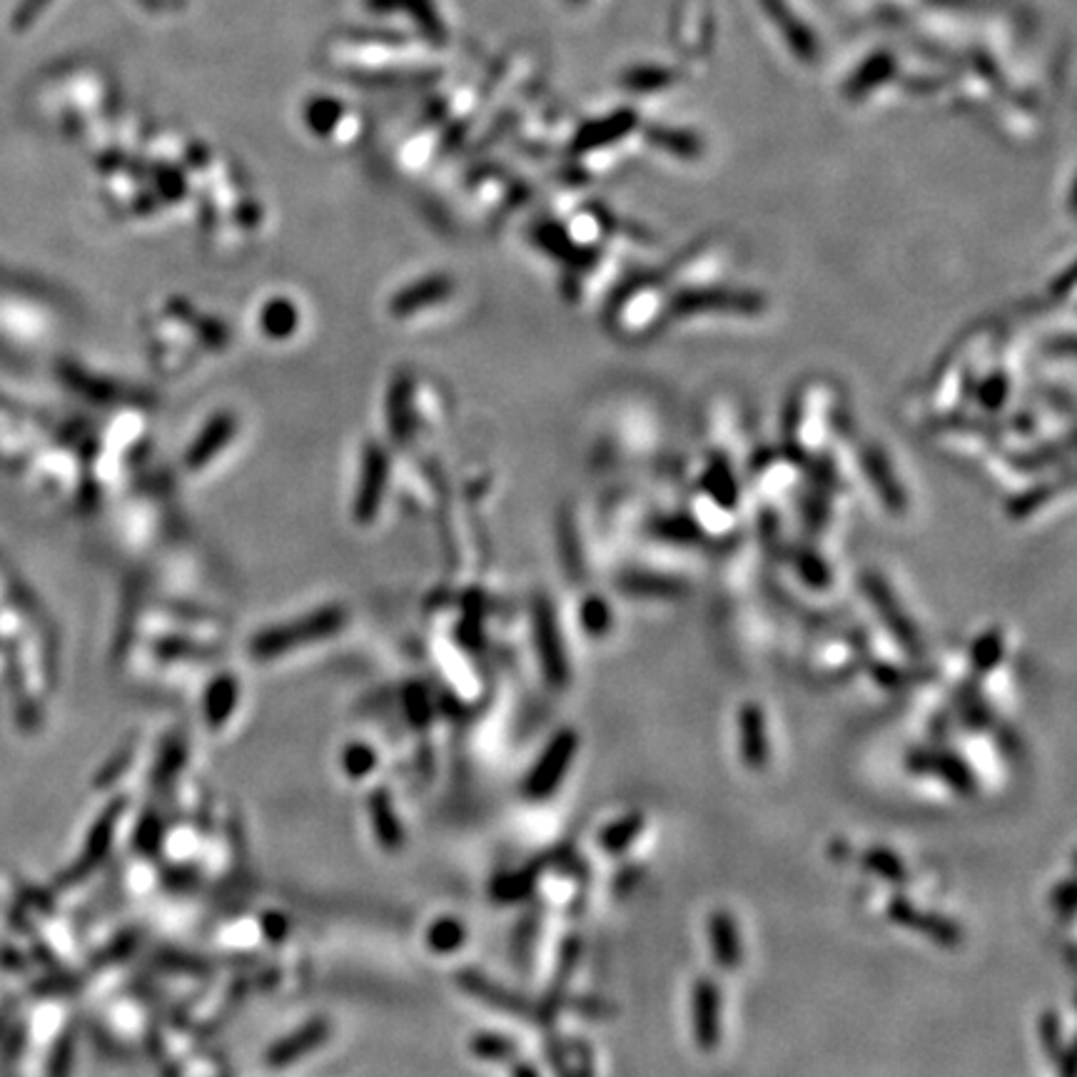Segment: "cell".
Here are the masks:
<instances>
[{
    "instance_id": "cell-4",
    "label": "cell",
    "mask_w": 1077,
    "mask_h": 1077,
    "mask_svg": "<svg viewBox=\"0 0 1077 1077\" xmlns=\"http://www.w3.org/2000/svg\"><path fill=\"white\" fill-rule=\"evenodd\" d=\"M738 746L746 769L763 771L771 761L769 729H766L763 709L758 703H744L738 711Z\"/></svg>"
},
{
    "instance_id": "cell-6",
    "label": "cell",
    "mask_w": 1077,
    "mask_h": 1077,
    "mask_svg": "<svg viewBox=\"0 0 1077 1077\" xmlns=\"http://www.w3.org/2000/svg\"><path fill=\"white\" fill-rule=\"evenodd\" d=\"M938 775L947 788H953L955 794L972 796L978 791V779L972 773L970 763L965 761L960 754L953 751H935L933 748V761H930V773Z\"/></svg>"
},
{
    "instance_id": "cell-3",
    "label": "cell",
    "mask_w": 1077,
    "mask_h": 1077,
    "mask_svg": "<svg viewBox=\"0 0 1077 1077\" xmlns=\"http://www.w3.org/2000/svg\"><path fill=\"white\" fill-rule=\"evenodd\" d=\"M889 918L895 926L923 933L928 941H933L943 947H958L963 943V930L958 923H953L951 918L941 916V913L916 908L908 898H903V895H895V898L889 903Z\"/></svg>"
},
{
    "instance_id": "cell-9",
    "label": "cell",
    "mask_w": 1077,
    "mask_h": 1077,
    "mask_svg": "<svg viewBox=\"0 0 1077 1077\" xmlns=\"http://www.w3.org/2000/svg\"><path fill=\"white\" fill-rule=\"evenodd\" d=\"M860 864H864L868 873L883 878V881L895 883V885L908 883V868L903 866V860L895 856L891 848H883V846L868 848L864 856H860Z\"/></svg>"
},
{
    "instance_id": "cell-7",
    "label": "cell",
    "mask_w": 1077,
    "mask_h": 1077,
    "mask_svg": "<svg viewBox=\"0 0 1077 1077\" xmlns=\"http://www.w3.org/2000/svg\"><path fill=\"white\" fill-rule=\"evenodd\" d=\"M1040 1042L1042 1050H1045L1048 1057L1053 1060V1065L1060 1073L1073 1070V1050L1063 1038V1020H1060V1013L1045 1011L1040 1018Z\"/></svg>"
},
{
    "instance_id": "cell-11",
    "label": "cell",
    "mask_w": 1077,
    "mask_h": 1077,
    "mask_svg": "<svg viewBox=\"0 0 1077 1077\" xmlns=\"http://www.w3.org/2000/svg\"><path fill=\"white\" fill-rule=\"evenodd\" d=\"M1050 906H1053L1060 920L1070 923L1073 916H1075V883H1073V878H1067V881L1055 885L1053 895H1050Z\"/></svg>"
},
{
    "instance_id": "cell-2",
    "label": "cell",
    "mask_w": 1077,
    "mask_h": 1077,
    "mask_svg": "<svg viewBox=\"0 0 1077 1077\" xmlns=\"http://www.w3.org/2000/svg\"><path fill=\"white\" fill-rule=\"evenodd\" d=\"M576 748H579V738H576L574 731H562V734L551 738L547 751L541 754L537 766L531 769L527 786H524L529 798L541 800L554 794L559 783L564 781L568 766H572Z\"/></svg>"
},
{
    "instance_id": "cell-8",
    "label": "cell",
    "mask_w": 1077,
    "mask_h": 1077,
    "mask_svg": "<svg viewBox=\"0 0 1077 1077\" xmlns=\"http://www.w3.org/2000/svg\"><path fill=\"white\" fill-rule=\"evenodd\" d=\"M646 818L641 813H628L619 821L604 825V831L599 833V846L601 850L611 853V856H622L628 848L634 846L636 839L644 833Z\"/></svg>"
},
{
    "instance_id": "cell-1",
    "label": "cell",
    "mask_w": 1077,
    "mask_h": 1077,
    "mask_svg": "<svg viewBox=\"0 0 1077 1077\" xmlns=\"http://www.w3.org/2000/svg\"><path fill=\"white\" fill-rule=\"evenodd\" d=\"M723 993L711 976H701L692 988V1036L694 1045L711 1053L723 1036Z\"/></svg>"
},
{
    "instance_id": "cell-5",
    "label": "cell",
    "mask_w": 1077,
    "mask_h": 1077,
    "mask_svg": "<svg viewBox=\"0 0 1077 1077\" xmlns=\"http://www.w3.org/2000/svg\"><path fill=\"white\" fill-rule=\"evenodd\" d=\"M709 947L711 958L721 970H736L744 963V943L736 918L729 910H713L709 916Z\"/></svg>"
},
{
    "instance_id": "cell-10",
    "label": "cell",
    "mask_w": 1077,
    "mask_h": 1077,
    "mask_svg": "<svg viewBox=\"0 0 1077 1077\" xmlns=\"http://www.w3.org/2000/svg\"><path fill=\"white\" fill-rule=\"evenodd\" d=\"M1001 659H1003V636H1001V632L988 634L976 646H972L970 661H972V669H976L978 674H988V671H993L998 666V663H1001Z\"/></svg>"
}]
</instances>
